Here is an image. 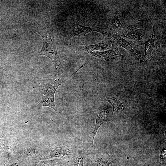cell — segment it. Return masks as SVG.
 Here are the masks:
<instances>
[{"label":"cell","mask_w":166,"mask_h":166,"mask_svg":"<svg viewBox=\"0 0 166 166\" xmlns=\"http://www.w3.org/2000/svg\"><path fill=\"white\" fill-rule=\"evenodd\" d=\"M52 31L48 28L38 29L37 32L42 37L43 44L40 51L35 56H45L48 57L53 63L55 71L54 78L61 81L63 69L65 62L59 57L55 44L52 41L51 34Z\"/></svg>","instance_id":"6da1fadb"},{"label":"cell","mask_w":166,"mask_h":166,"mask_svg":"<svg viewBox=\"0 0 166 166\" xmlns=\"http://www.w3.org/2000/svg\"><path fill=\"white\" fill-rule=\"evenodd\" d=\"M64 81L55 78L46 82L42 86L39 95L38 107L47 106L54 110L57 113L59 110L56 106L54 100L55 93L58 87Z\"/></svg>","instance_id":"7a4b0ae2"},{"label":"cell","mask_w":166,"mask_h":166,"mask_svg":"<svg viewBox=\"0 0 166 166\" xmlns=\"http://www.w3.org/2000/svg\"><path fill=\"white\" fill-rule=\"evenodd\" d=\"M78 149L75 146L69 144H63L52 147L44 154L39 160L52 159H65L75 158Z\"/></svg>","instance_id":"3957f363"},{"label":"cell","mask_w":166,"mask_h":166,"mask_svg":"<svg viewBox=\"0 0 166 166\" xmlns=\"http://www.w3.org/2000/svg\"><path fill=\"white\" fill-rule=\"evenodd\" d=\"M121 37H125L136 41L140 45L144 44L151 36L145 29H138L128 26L117 33Z\"/></svg>","instance_id":"277c9868"},{"label":"cell","mask_w":166,"mask_h":166,"mask_svg":"<svg viewBox=\"0 0 166 166\" xmlns=\"http://www.w3.org/2000/svg\"><path fill=\"white\" fill-rule=\"evenodd\" d=\"M112 44L121 46L127 50L136 60L143 62V57L138 45L131 40H127L121 37L117 33H114L112 38Z\"/></svg>","instance_id":"5b68a950"},{"label":"cell","mask_w":166,"mask_h":166,"mask_svg":"<svg viewBox=\"0 0 166 166\" xmlns=\"http://www.w3.org/2000/svg\"><path fill=\"white\" fill-rule=\"evenodd\" d=\"M109 113V108L105 106L100 108L96 112L94 116L96 121L95 127L90 135L92 146H93L94 138L98 129L102 124H104L105 126L108 118Z\"/></svg>","instance_id":"8992f818"},{"label":"cell","mask_w":166,"mask_h":166,"mask_svg":"<svg viewBox=\"0 0 166 166\" xmlns=\"http://www.w3.org/2000/svg\"><path fill=\"white\" fill-rule=\"evenodd\" d=\"M91 55L106 61H123L125 57L119 52L117 46L112 44V47L107 50L103 51H96L92 52Z\"/></svg>","instance_id":"52a82bcc"},{"label":"cell","mask_w":166,"mask_h":166,"mask_svg":"<svg viewBox=\"0 0 166 166\" xmlns=\"http://www.w3.org/2000/svg\"><path fill=\"white\" fill-rule=\"evenodd\" d=\"M94 32L101 33L105 37L108 36L110 33V30L107 28L86 27L74 22L73 31L69 38L84 36L87 33Z\"/></svg>","instance_id":"ba28073f"},{"label":"cell","mask_w":166,"mask_h":166,"mask_svg":"<svg viewBox=\"0 0 166 166\" xmlns=\"http://www.w3.org/2000/svg\"><path fill=\"white\" fill-rule=\"evenodd\" d=\"M73 160L72 166H94L91 158L83 148L78 149Z\"/></svg>","instance_id":"9c48e42d"},{"label":"cell","mask_w":166,"mask_h":166,"mask_svg":"<svg viewBox=\"0 0 166 166\" xmlns=\"http://www.w3.org/2000/svg\"><path fill=\"white\" fill-rule=\"evenodd\" d=\"M113 40L110 37H105V39L101 42L93 45L81 46V49L91 54L93 51L99 50L104 51L110 49L112 46Z\"/></svg>","instance_id":"30bf717a"},{"label":"cell","mask_w":166,"mask_h":166,"mask_svg":"<svg viewBox=\"0 0 166 166\" xmlns=\"http://www.w3.org/2000/svg\"><path fill=\"white\" fill-rule=\"evenodd\" d=\"M111 30L113 33H118L126 28L127 25L123 18L117 11L112 12L110 14Z\"/></svg>","instance_id":"8fae6325"},{"label":"cell","mask_w":166,"mask_h":166,"mask_svg":"<svg viewBox=\"0 0 166 166\" xmlns=\"http://www.w3.org/2000/svg\"><path fill=\"white\" fill-rule=\"evenodd\" d=\"M144 45L145 46V53L143 57V61L149 59L155 53L157 48V44L156 43L155 36L153 33Z\"/></svg>","instance_id":"7c38bea8"},{"label":"cell","mask_w":166,"mask_h":166,"mask_svg":"<svg viewBox=\"0 0 166 166\" xmlns=\"http://www.w3.org/2000/svg\"><path fill=\"white\" fill-rule=\"evenodd\" d=\"M97 166H113L114 162L112 156L105 153L97 154L91 158Z\"/></svg>","instance_id":"4fadbf2b"},{"label":"cell","mask_w":166,"mask_h":166,"mask_svg":"<svg viewBox=\"0 0 166 166\" xmlns=\"http://www.w3.org/2000/svg\"><path fill=\"white\" fill-rule=\"evenodd\" d=\"M66 163L65 160L54 159L53 160H39L27 164L26 166H55Z\"/></svg>","instance_id":"5bb4252c"},{"label":"cell","mask_w":166,"mask_h":166,"mask_svg":"<svg viewBox=\"0 0 166 166\" xmlns=\"http://www.w3.org/2000/svg\"><path fill=\"white\" fill-rule=\"evenodd\" d=\"M106 100L109 103L112 107L113 113L120 112L123 108L122 103L115 97H109L107 98Z\"/></svg>","instance_id":"9a60e30c"},{"label":"cell","mask_w":166,"mask_h":166,"mask_svg":"<svg viewBox=\"0 0 166 166\" xmlns=\"http://www.w3.org/2000/svg\"><path fill=\"white\" fill-rule=\"evenodd\" d=\"M38 150V148L35 147L28 148L24 150L23 154L25 158L27 159V164L32 162V159L37 153Z\"/></svg>","instance_id":"2e32d148"},{"label":"cell","mask_w":166,"mask_h":166,"mask_svg":"<svg viewBox=\"0 0 166 166\" xmlns=\"http://www.w3.org/2000/svg\"><path fill=\"white\" fill-rule=\"evenodd\" d=\"M26 164L17 159H8L6 160L4 166H26Z\"/></svg>","instance_id":"e0dca14e"},{"label":"cell","mask_w":166,"mask_h":166,"mask_svg":"<svg viewBox=\"0 0 166 166\" xmlns=\"http://www.w3.org/2000/svg\"><path fill=\"white\" fill-rule=\"evenodd\" d=\"M6 160L0 153V166H4Z\"/></svg>","instance_id":"ac0fdd59"},{"label":"cell","mask_w":166,"mask_h":166,"mask_svg":"<svg viewBox=\"0 0 166 166\" xmlns=\"http://www.w3.org/2000/svg\"><path fill=\"white\" fill-rule=\"evenodd\" d=\"M62 165L61 166H72V164H70L69 163H66L65 164H61Z\"/></svg>","instance_id":"d6986e66"}]
</instances>
